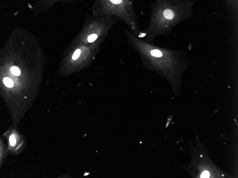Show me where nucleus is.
I'll return each instance as SVG.
<instances>
[{"label": "nucleus", "mask_w": 238, "mask_h": 178, "mask_svg": "<svg viewBox=\"0 0 238 178\" xmlns=\"http://www.w3.org/2000/svg\"><path fill=\"white\" fill-rule=\"evenodd\" d=\"M133 0H96L90 8L95 17H116L124 22L129 31L139 38V20L135 11Z\"/></svg>", "instance_id": "obj_1"}, {"label": "nucleus", "mask_w": 238, "mask_h": 178, "mask_svg": "<svg viewBox=\"0 0 238 178\" xmlns=\"http://www.w3.org/2000/svg\"><path fill=\"white\" fill-rule=\"evenodd\" d=\"M120 20L116 17H95L86 15L79 43L88 45L101 39L105 40L109 31Z\"/></svg>", "instance_id": "obj_2"}, {"label": "nucleus", "mask_w": 238, "mask_h": 178, "mask_svg": "<svg viewBox=\"0 0 238 178\" xmlns=\"http://www.w3.org/2000/svg\"><path fill=\"white\" fill-rule=\"evenodd\" d=\"M6 139L9 153L16 155L20 153L24 150L27 141L24 135L17 131H7L2 135Z\"/></svg>", "instance_id": "obj_3"}, {"label": "nucleus", "mask_w": 238, "mask_h": 178, "mask_svg": "<svg viewBox=\"0 0 238 178\" xmlns=\"http://www.w3.org/2000/svg\"><path fill=\"white\" fill-rule=\"evenodd\" d=\"M0 139V167H1L3 162L5 160L9 153L8 147L5 144L4 137L2 136Z\"/></svg>", "instance_id": "obj_4"}, {"label": "nucleus", "mask_w": 238, "mask_h": 178, "mask_svg": "<svg viewBox=\"0 0 238 178\" xmlns=\"http://www.w3.org/2000/svg\"><path fill=\"white\" fill-rule=\"evenodd\" d=\"M3 82L6 87L8 88H11L13 85V82L12 80L9 78L5 77L3 80Z\"/></svg>", "instance_id": "obj_5"}, {"label": "nucleus", "mask_w": 238, "mask_h": 178, "mask_svg": "<svg viewBox=\"0 0 238 178\" xmlns=\"http://www.w3.org/2000/svg\"><path fill=\"white\" fill-rule=\"evenodd\" d=\"M11 73L15 76H19L21 74V71L19 68L16 66H13L10 69Z\"/></svg>", "instance_id": "obj_6"}, {"label": "nucleus", "mask_w": 238, "mask_h": 178, "mask_svg": "<svg viewBox=\"0 0 238 178\" xmlns=\"http://www.w3.org/2000/svg\"><path fill=\"white\" fill-rule=\"evenodd\" d=\"M81 51L82 46L81 47V49L79 48L76 50L72 56V59L73 60H76L79 57L80 55Z\"/></svg>", "instance_id": "obj_7"}, {"label": "nucleus", "mask_w": 238, "mask_h": 178, "mask_svg": "<svg viewBox=\"0 0 238 178\" xmlns=\"http://www.w3.org/2000/svg\"><path fill=\"white\" fill-rule=\"evenodd\" d=\"M210 174L209 172L207 171H205L204 172H203L201 175V178H208L210 177Z\"/></svg>", "instance_id": "obj_8"}, {"label": "nucleus", "mask_w": 238, "mask_h": 178, "mask_svg": "<svg viewBox=\"0 0 238 178\" xmlns=\"http://www.w3.org/2000/svg\"><path fill=\"white\" fill-rule=\"evenodd\" d=\"M90 174V173H86L85 174H84V176H87L89 175Z\"/></svg>", "instance_id": "obj_9"}]
</instances>
